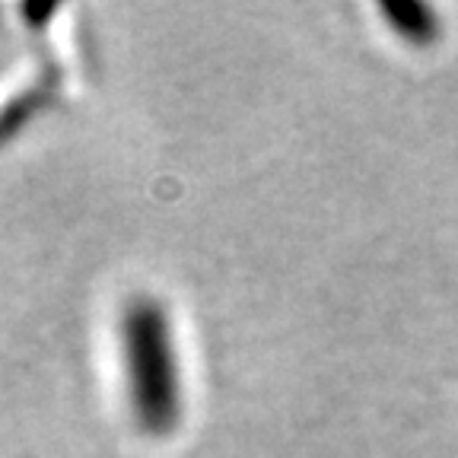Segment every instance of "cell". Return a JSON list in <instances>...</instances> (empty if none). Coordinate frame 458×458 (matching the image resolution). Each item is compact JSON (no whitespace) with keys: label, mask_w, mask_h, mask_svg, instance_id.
I'll return each mask as SVG.
<instances>
[{"label":"cell","mask_w":458,"mask_h":458,"mask_svg":"<svg viewBox=\"0 0 458 458\" xmlns=\"http://www.w3.org/2000/svg\"><path fill=\"white\" fill-rule=\"evenodd\" d=\"M114 335L134 423L147 437L175 433L185 414V382L165 306L153 296H134L124 302Z\"/></svg>","instance_id":"obj_1"},{"label":"cell","mask_w":458,"mask_h":458,"mask_svg":"<svg viewBox=\"0 0 458 458\" xmlns=\"http://www.w3.org/2000/svg\"><path fill=\"white\" fill-rule=\"evenodd\" d=\"M379 10L394 36L404 38L408 45L427 48V45L439 42V36H443L439 10L429 7V4H420V0H386V4H379Z\"/></svg>","instance_id":"obj_2"}]
</instances>
